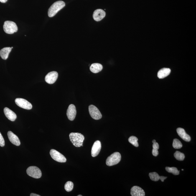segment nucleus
<instances>
[{
  "label": "nucleus",
  "instance_id": "obj_10",
  "mask_svg": "<svg viewBox=\"0 0 196 196\" xmlns=\"http://www.w3.org/2000/svg\"><path fill=\"white\" fill-rule=\"evenodd\" d=\"M67 115L68 118L70 121H73L75 119L76 115V109L73 104L69 105L67 110Z\"/></svg>",
  "mask_w": 196,
  "mask_h": 196
},
{
  "label": "nucleus",
  "instance_id": "obj_7",
  "mask_svg": "<svg viewBox=\"0 0 196 196\" xmlns=\"http://www.w3.org/2000/svg\"><path fill=\"white\" fill-rule=\"evenodd\" d=\"M89 111L90 116L93 119L98 120L101 119L102 115L99 110L96 106L93 105H90L89 106Z\"/></svg>",
  "mask_w": 196,
  "mask_h": 196
},
{
  "label": "nucleus",
  "instance_id": "obj_19",
  "mask_svg": "<svg viewBox=\"0 0 196 196\" xmlns=\"http://www.w3.org/2000/svg\"><path fill=\"white\" fill-rule=\"evenodd\" d=\"M11 48L5 47L0 51V56L4 60H6L8 58L10 52H11Z\"/></svg>",
  "mask_w": 196,
  "mask_h": 196
},
{
  "label": "nucleus",
  "instance_id": "obj_16",
  "mask_svg": "<svg viewBox=\"0 0 196 196\" xmlns=\"http://www.w3.org/2000/svg\"><path fill=\"white\" fill-rule=\"evenodd\" d=\"M177 131L178 135L184 140L186 142H190L191 141L190 136L186 133L184 129L182 128H178L177 129Z\"/></svg>",
  "mask_w": 196,
  "mask_h": 196
},
{
  "label": "nucleus",
  "instance_id": "obj_33",
  "mask_svg": "<svg viewBox=\"0 0 196 196\" xmlns=\"http://www.w3.org/2000/svg\"><path fill=\"white\" fill-rule=\"evenodd\" d=\"M13 48V47H11V48L12 49Z\"/></svg>",
  "mask_w": 196,
  "mask_h": 196
},
{
  "label": "nucleus",
  "instance_id": "obj_5",
  "mask_svg": "<svg viewBox=\"0 0 196 196\" xmlns=\"http://www.w3.org/2000/svg\"><path fill=\"white\" fill-rule=\"evenodd\" d=\"M27 173L30 177L34 178H40L42 177V173L40 169L36 166H32L28 168Z\"/></svg>",
  "mask_w": 196,
  "mask_h": 196
},
{
  "label": "nucleus",
  "instance_id": "obj_15",
  "mask_svg": "<svg viewBox=\"0 0 196 196\" xmlns=\"http://www.w3.org/2000/svg\"><path fill=\"white\" fill-rule=\"evenodd\" d=\"M4 112L6 117L12 121H15L17 116L15 113L7 107L4 108Z\"/></svg>",
  "mask_w": 196,
  "mask_h": 196
},
{
  "label": "nucleus",
  "instance_id": "obj_29",
  "mask_svg": "<svg viewBox=\"0 0 196 196\" xmlns=\"http://www.w3.org/2000/svg\"><path fill=\"white\" fill-rule=\"evenodd\" d=\"M8 0H0V1L3 3H6L7 1Z\"/></svg>",
  "mask_w": 196,
  "mask_h": 196
},
{
  "label": "nucleus",
  "instance_id": "obj_23",
  "mask_svg": "<svg viewBox=\"0 0 196 196\" xmlns=\"http://www.w3.org/2000/svg\"><path fill=\"white\" fill-rule=\"evenodd\" d=\"M138 140V139L137 138L134 136L130 137L129 139H128V141H129V142L136 147H138L139 146Z\"/></svg>",
  "mask_w": 196,
  "mask_h": 196
},
{
  "label": "nucleus",
  "instance_id": "obj_32",
  "mask_svg": "<svg viewBox=\"0 0 196 196\" xmlns=\"http://www.w3.org/2000/svg\"><path fill=\"white\" fill-rule=\"evenodd\" d=\"M182 171H184V169H182Z\"/></svg>",
  "mask_w": 196,
  "mask_h": 196
},
{
  "label": "nucleus",
  "instance_id": "obj_21",
  "mask_svg": "<svg viewBox=\"0 0 196 196\" xmlns=\"http://www.w3.org/2000/svg\"><path fill=\"white\" fill-rule=\"evenodd\" d=\"M165 169L167 172L172 173L174 175H178L180 172V171L178 170L177 168L175 167H166Z\"/></svg>",
  "mask_w": 196,
  "mask_h": 196
},
{
  "label": "nucleus",
  "instance_id": "obj_11",
  "mask_svg": "<svg viewBox=\"0 0 196 196\" xmlns=\"http://www.w3.org/2000/svg\"><path fill=\"white\" fill-rule=\"evenodd\" d=\"M101 143L99 141H95L92 146L91 150V155L92 157H95L98 156L101 150Z\"/></svg>",
  "mask_w": 196,
  "mask_h": 196
},
{
  "label": "nucleus",
  "instance_id": "obj_26",
  "mask_svg": "<svg viewBox=\"0 0 196 196\" xmlns=\"http://www.w3.org/2000/svg\"><path fill=\"white\" fill-rule=\"evenodd\" d=\"M65 189L67 192H70L73 190V184L70 181H68L65 184Z\"/></svg>",
  "mask_w": 196,
  "mask_h": 196
},
{
  "label": "nucleus",
  "instance_id": "obj_8",
  "mask_svg": "<svg viewBox=\"0 0 196 196\" xmlns=\"http://www.w3.org/2000/svg\"><path fill=\"white\" fill-rule=\"evenodd\" d=\"M16 104L24 109L30 110L32 108V104L27 100L22 98H17L15 100Z\"/></svg>",
  "mask_w": 196,
  "mask_h": 196
},
{
  "label": "nucleus",
  "instance_id": "obj_2",
  "mask_svg": "<svg viewBox=\"0 0 196 196\" xmlns=\"http://www.w3.org/2000/svg\"><path fill=\"white\" fill-rule=\"evenodd\" d=\"M65 3L62 1H56L52 4L48 11V15L49 17H52L65 6Z\"/></svg>",
  "mask_w": 196,
  "mask_h": 196
},
{
  "label": "nucleus",
  "instance_id": "obj_18",
  "mask_svg": "<svg viewBox=\"0 0 196 196\" xmlns=\"http://www.w3.org/2000/svg\"><path fill=\"white\" fill-rule=\"evenodd\" d=\"M149 176L151 180L154 181H157L160 179L162 182H164V179L167 178V177H164V176H160L159 174L156 172H153L150 173Z\"/></svg>",
  "mask_w": 196,
  "mask_h": 196
},
{
  "label": "nucleus",
  "instance_id": "obj_12",
  "mask_svg": "<svg viewBox=\"0 0 196 196\" xmlns=\"http://www.w3.org/2000/svg\"><path fill=\"white\" fill-rule=\"evenodd\" d=\"M106 15V13L103 10L100 9L95 10L93 14V19L97 22L101 21Z\"/></svg>",
  "mask_w": 196,
  "mask_h": 196
},
{
  "label": "nucleus",
  "instance_id": "obj_6",
  "mask_svg": "<svg viewBox=\"0 0 196 196\" xmlns=\"http://www.w3.org/2000/svg\"><path fill=\"white\" fill-rule=\"evenodd\" d=\"M50 154L52 159L57 162L65 163L67 161V159L65 156L55 149L51 150Z\"/></svg>",
  "mask_w": 196,
  "mask_h": 196
},
{
  "label": "nucleus",
  "instance_id": "obj_17",
  "mask_svg": "<svg viewBox=\"0 0 196 196\" xmlns=\"http://www.w3.org/2000/svg\"><path fill=\"white\" fill-rule=\"evenodd\" d=\"M171 70L168 68H163L160 70L158 73V77L160 79H164L169 75Z\"/></svg>",
  "mask_w": 196,
  "mask_h": 196
},
{
  "label": "nucleus",
  "instance_id": "obj_28",
  "mask_svg": "<svg viewBox=\"0 0 196 196\" xmlns=\"http://www.w3.org/2000/svg\"><path fill=\"white\" fill-rule=\"evenodd\" d=\"M30 195V196H40V195H38V194L34 193H31Z\"/></svg>",
  "mask_w": 196,
  "mask_h": 196
},
{
  "label": "nucleus",
  "instance_id": "obj_20",
  "mask_svg": "<svg viewBox=\"0 0 196 196\" xmlns=\"http://www.w3.org/2000/svg\"><path fill=\"white\" fill-rule=\"evenodd\" d=\"M103 69V65L101 64L97 63L92 64L90 67V70L95 73H98L101 71Z\"/></svg>",
  "mask_w": 196,
  "mask_h": 196
},
{
  "label": "nucleus",
  "instance_id": "obj_14",
  "mask_svg": "<svg viewBox=\"0 0 196 196\" xmlns=\"http://www.w3.org/2000/svg\"><path fill=\"white\" fill-rule=\"evenodd\" d=\"M8 138L12 144L16 146L20 145L21 142L18 137L11 131H9L7 133Z\"/></svg>",
  "mask_w": 196,
  "mask_h": 196
},
{
  "label": "nucleus",
  "instance_id": "obj_3",
  "mask_svg": "<svg viewBox=\"0 0 196 196\" xmlns=\"http://www.w3.org/2000/svg\"><path fill=\"white\" fill-rule=\"evenodd\" d=\"M3 29L6 33L11 34L17 32L18 28L15 23L12 21H6L4 23Z\"/></svg>",
  "mask_w": 196,
  "mask_h": 196
},
{
  "label": "nucleus",
  "instance_id": "obj_30",
  "mask_svg": "<svg viewBox=\"0 0 196 196\" xmlns=\"http://www.w3.org/2000/svg\"><path fill=\"white\" fill-rule=\"evenodd\" d=\"M156 142V140L154 139L152 141V142L153 143H155Z\"/></svg>",
  "mask_w": 196,
  "mask_h": 196
},
{
  "label": "nucleus",
  "instance_id": "obj_13",
  "mask_svg": "<svg viewBox=\"0 0 196 196\" xmlns=\"http://www.w3.org/2000/svg\"><path fill=\"white\" fill-rule=\"evenodd\" d=\"M131 194L132 196H144L145 195L144 190L138 186H134L131 188Z\"/></svg>",
  "mask_w": 196,
  "mask_h": 196
},
{
  "label": "nucleus",
  "instance_id": "obj_1",
  "mask_svg": "<svg viewBox=\"0 0 196 196\" xmlns=\"http://www.w3.org/2000/svg\"><path fill=\"white\" fill-rule=\"evenodd\" d=\"M69 136L71 142L75 147L83 146V142L85 138L83 134L78 133H71Z\"/></svg>",
  "mask_w": 196,
  "mask_h": 196
},
{
  "label": "nucleus",
  "instance_id": "obj_27",
  "mask_svg": "<svg viewBox=\"0 0 196 196\" xmlns=\"http://www.w3.org/2000/svg\"><path fill=\"white\" fill-rule=\"evenodd\" d=\"M5 145V141L4 138L3 137L2 135L0 132V146L1 147H4Z\"/></svg>",
  "mask_w": 196,
  "mask_h": 196
},
{
  "label": "nucleus",
  "instance_id": "obj_31",
  "mask_svg": "<svg viewBox=\"0 0 196 196\" xmlns=\"http://www.w3.org/2000/svg\"><path fill=\"white\" fill-rule=\"evenodd\" d=\"M82 196V195H78V196Z\"/></svg>",
  "mask_w": 196,
  "mask_h": 196
},
{
  "label": "nucleus",
  "instance_id": "obj_24",
  "mask_svg": "<svg viewBox=\"0 0 196 196\" xmlns=\"http://www.w3.org/2000/svg\"><path fill=\"white\" fill-rule=\"evenodd\" d=\"M152 153L153 156H157L159 155L158 149H159V145L157 142L153 143Z\"/></svg>",
  "mask_w": 196,
  "mask_h": 196
},
{
  "label": "nucleus",
  "instance_id": "obj_4",
  "mask_svg": "<svg viewBox=\"0 0 196 196\" xmlns=\"http://www.w3.org/2000/svg\"><path fill=\"white\" fill-rule=\"evenodd\" d=\"M121 159V155L120 153L118 152L113 153L106 159V165L109 166L116 165L120 162Z\"/></svg>",
  "mask_w": 196,
  "mask_h": 196
},
{
  "label": "nucleus",
  "instance_id": "obj_22",
  "mask_svg": "<svg viewBox=\"0 0 196 196\" xmlns=\"http://www.w3.org/2000/svg\"><path fill=\"white\" fill-rule=\"evenodd\" d=\"M175 158L178 160L182 161L184 160L185 156L184 153H181L180 151H176L174 154Z\"/></svg>",
  "mask_w": 196,
  "mask_h": 196
},
{
  "label": "nucleus",
  "instance_id": "obj_25",
  "mask_svg": "<svg viewBox=\"0 0 196 196\" xmlns=\"http://www.w3.org/2000/svg\"><path fill=\"white\" fill-rule=\"evenodd\" d=\"M173 146L174 149H179L182 147V144L179 139H175L173 142Z\"/></svg>",
  "mask_w": 196,
  "mask_h": 196
},
{
  "label": "nucleus",
  "instance_id": "obj_9",
  "mask_svg": "<svg viewBox=\"0 0 196 196\" xmlns=\"http://www.w3.org/2000/svg\"><path fill=\"white\" fill-rule=\"evenodd\" d=\"M58 77L57 72L52 71L49 72L45 77V81L47 83L53 84L55 83Z\"/></svg>",
  "mask_w": 196,
  "mask_h": 196
}]
</instances>
